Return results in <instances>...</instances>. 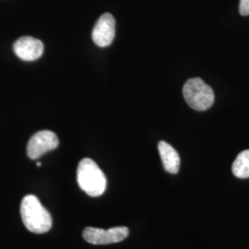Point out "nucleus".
I'll use <instances>...</instances> for the list:
<instances>
[{
    "label": "nucleus",
    "mask_w": 249,
    "mask_h": 249,
    "mask_svg": "<svg viewBox=\"0 0 249 249\" xmlns=\"http://www.w3.org/2000/svg\"><path fill=\"white\" fill-rule=\"evenodd\" d=\"M20 215L27 229L35 233H45L52 227V217L39 199L27 195L20 204Z\"/></svg>",
    "instance_id": "1"
},
{
    "label": "nucleus",
    "mask_w": 249,
    "mask_h": 249,
    "mask_svg": "<svg viewBox=\"0 0 249 249\" xmlns=\"http://www.w3.org/2000/svg\"><path fill=\"white\" fill-rule=\"evenodd\" d=\"M77 181L80 188L90 196H99L107 189V178L94 160L84 158L77 169Z\"/></svg>",
    "instance_id": "2"
},
{
    "label": "nucleus",
    "mask_w": 249,
    "mask_h": 249,
    "mask_svg": "<svg viewBox=\"0 0 249 249\" xmlns=\"http://www.w3.org/2000/svg\"><path fill=\"white\" fill-rule=\"evenodd\" d=\"M183 95L187 105L196 111H206L214 104L213 89L200 78L189 79L183 87Z\"/></svg>",
    "instance_id": "3"
},
{
    "label": "nucleus",
    "mask_w": 249,
    "mask_h": 249,
    "mask_svg": "<svg viewBox=\"0 0 249 249\" xmlns=\"http://www.w3.org/2000/svg\"><path fill=\"white\" fill-rule=\"evenodd\" d=\"M129 234V230L125 226L114 227L109 230L99 229L95 227H86L82 236L84 240L91 245H109L124 240Z\"/></svg>",
    "instance_id": "4"
},
{
    "label": "nucleus",
    "mask_w": 249,
    "mask_h": 249,
    "mask_svg": "<svg viewBox=\"0 0 249 249\" xmlns=\"http://www.w3.org/2000/svg\"><path fill=\"white\" fill-rule=\"evenodd\" d=\"M58 138L50 130H42L35 134L28 142L27 154L30 159L36 160L47 151L54 150L58 146Z\"/></svg>",
    "instance_id": "5"
},
{
    "label": "nucleus",
    "mask_w": 249,
    "mask_h": 249,
    "mask_svg": "<svg viewBox=\"0 0 249 249\" xmlns=\"http://www.w3.org/2000/svg\"><path fill=\"white\" fill-rule=\"evenodd\" d=\"M116 36V20L110 13H105L98 18L92 30L91 37L100 47L111 45Z\"/></svg>",
    "instance_id": "6"
},
{
    "label": "nucleus",
    "mask_w": 249,
    "mask_h": 249,
    "mask_svg": "<svg viewBox=\"0 0 249 249\" xmlns=\"http://www.w3.org/2000/svg\"><path fill=\"white\" fill-rule=\"evenodd\" d=\"M13 50L21 60L34 61L42 56L44 53V44L36 38L24 36L14 43Z\"/></svg>",
    "instance_id": "7"
},
{
    "label": "nucleus",
    "mask_w": 249,
    "mask_h": 249,
    "mask_svg": "<svg viewBox=\"0 0 249 249\" xmlns=\"http://www.w3.org/2000/svg\"><path fill=\"white\" fill-rule=\"evenodd\" d=\"M158 150L163 167L166 172L176 175L180 169V157L178 151L169 143L160 142L158 144Z\"/></svg>",
    "instance_id": "8"
},
{
    "label": "nucleus",
    "mask_w": 249,
    "mask_h": 249,
    "mask_svg": "<svg viewBox=\"0 0 249 249\" xmlns=\"http://www.w3.org/2000/svg\"><path fill=\"white\" fill-rule=\"evenodd\" d=\"M231 171L234 177L249 178V150L241 151L232 163Z\"/></svg>",
    "instance_id": "9"
},
{
    "label": "nucleus",
    "mask_w": 249,
    "mask_h": 249,
    "mask_svg": "<svg viewBox=\"0 0 249 249\" xmlns=\"http://www.w3.org/2000/svg\"><path fill=\"white\" fill-rule=\"evenodd\" d=\"M239 13L242 16L249 15V0H240Z\"/></svg>",
    "instance_id": "10"
},
{
    "label": "nucleus",
    "mask_w": 249,
    "mask_h": 249,
    "mask_svg": "<svg viewBox=\"0 0 249 249\" xmlns=\"http://www.w3.org/2000/svg\"><path fill=\"white\" fill-rule=\"evenodd\" d=\"M41 165H42V163H41L40 161H38V162H37V166H41Z\"/></svg>",
    "instance_id": "11"
}]
</instances>
